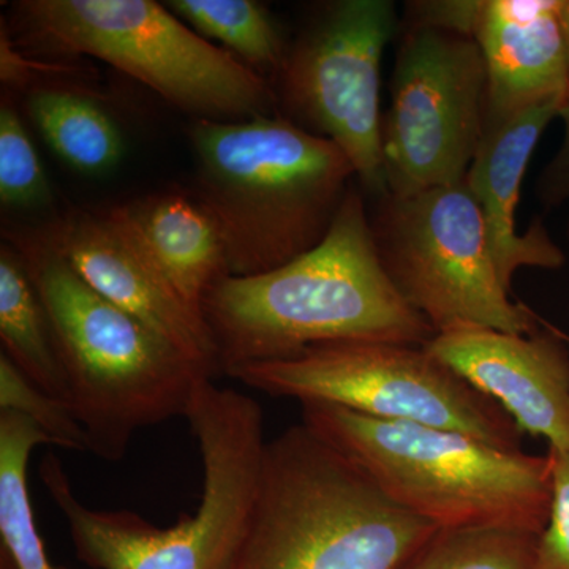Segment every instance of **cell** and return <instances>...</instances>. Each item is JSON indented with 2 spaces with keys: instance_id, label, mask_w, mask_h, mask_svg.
<instances>
[{
  "instance_id": "19",
  "label": "cell",
  "mask_w": 569,
  "mask_h": 569,
  "mask_svg": "<svg viewBox=\"0 0 569 569\" xmlns=\"http://www.w3.org/2000/svg\"><path fill=\"white\" fill-rule=\"evenodd\" d=\"M40 445L50 440L39 427L22 415L0 411V548L17 569H66L50 560L29 497V459Z\"/></svg>"
},
{
  "instance_id": "27",
  "label": "cell",
  "mask_w": 569,
  "mask_h": 569,
  "mask_svg": "<svg viewBox=\"0 0 569 569\" xmlns=\"http://www.w3.org/2000/svg\"><path fill=\"white\" fill-rule=\"evenodd\" d=\"M559 21L561 36H563L565 50H567L569 69V0H559Z\"/></svg>"
},
{
  "instance_id": "17",
  "label": "cell",
  "mask_w": 569,
  "mask_h": 569,
  "mask_svg": "<svg viewBox=\"0 0 569 569\" xmlns=\"http://www.w3.org/2000/svg\"><path fill=\"white\" fill-rule=\"evenodd\" d=\"M24 108L51 151L78 173L108 174L121 162L123 140L118 122L82 89L63 82L33 86Z\"/></svg>"
},
{
  "instance_id": "2",
  "label": "cell",
  "mask_w": 569,
  "mask_h": 569,
  "mask_svg": "<svg viewBox=\"0 0 569 569\" xmlns=\"http://www.w3.org/2000/svg\"><path fill=\"white\" fill-rule=\"evenodd\" d=\"M189 137L190 189L219 230L230 276L264 274L316 249L355 183L339 146L280 112L194 119Z\"/></svg>"
},
{
  "instance_id": "24",
  "label": "cell",
  "mask_w": 569,
  "mask_h": 569,
  "mask_svg": "<svg viewBox=\"0 0 569 569\" xmlns=\"http://www.w3.org/2000/svg\"><path fill=\"white\" fill-rule=\"evenodd\" d=\"M552 500L538 537L535 569H569V451H549Z\"/></svg>"
},
{
  "instance_id": "11",
  "label": "cell",
  "mask_w": 569,
  "mask_h": 569,
  "mask_svg": "<svg viewBox=\"0 0 569 569\" xmlns=\"http://www.w3.org/2000/svg\"><path fill=\"white\" fill-rule=\"evenodd\" d=\"M488 77L477 41L403 29L383 118L387 192L408 197L462 183L486 122Z\"/></svg>"
},
{
  "instance_id": "22",
  "label": "cell",
  "mask_w": 569,
  "mask_h": 569,
  "mask_svg": "<svg viewBox=\"0 0 569 569\" xmlns=\"http://www.w3.org/2000/svg\"><path fill=\"white\" fill-rule=\"evenodd\" d=\"M0 201L17 211L52 203L50 181L10 96H3L0 103Z\"/></svg>"
},
{
  "instance_id": "21",
  "label": "cell",
  "mask_w": 569,
  "mask_h": 569,
  "mask_svg": "<svg viewBox=\"0 0 569 569\" xmlns=\"http://www.w3.org/2000/svg\"><path fill=\"white\" fill-rule=\"evenodd\" d=\"M537 535L438 530L402 569H535Z\"/></svg>"
},
{
  "instance_id": "18",
  "label": "cell",
  "mask_w": 569,
  "mask_h": 569,
  "mask_svg": "<svg viewBox=\"0 0 569 569\" xmlns=\"http://www.w3.org/2000/svg\"><path fill=\"white\" fill-rule=\"evenodd\" d=\"M0 353L21 373L69 403V383L50 317L20 254L9 242L0 249Z\"/></svg>"
},
{
  "instance_id": "1",
  "label": "cell",
  "mask_w": 569,
  "mask_h": 569,
  "mask_svg": "<svg viewBox=\"0 0 569 569\" xmlns=\"http://www.w3.org/2000/svg\"><path fill=\"white\" fill-rule=\"evenodd\" d=\"M203 318L223 376L325 343L425 347L436 336L388 279L355 183L320 246L264 274L224 277L206 296Z\"/></svg>"
},
{
  "instance_id": "10",
  "label": "cell",
  "mask_w": 569,
  "mask_h": 569,
  "mask_svg": "<svg viewBox=\"0 0 569 569\" xmlns=\"http://www.w3.org/2000/svg\"><path fill=\"white\" fill-rule=\"evenodd\" d=\"M396 31L389 0L325 3L288 47L276 80L280 114L339 146L373 198L387 193L381 59Z\"/></svg>"
},
{
  "instance_id": "16",
  "label": "cell",
  "mask_w": 569,
  "mask_h": 569,
  "mask_svg": "<svg viewBox=\"0 0 569 569\" xmlns=\"http://www.w3.org/2000/svg\"><path fill=\"white\" fill-rule=\"evenodd\" d=\"M198 316L206 296L230 276L222 238L192 189L167 187L104 209Z\"/></svg>"
},
{
  "instance_id": "23",
  "label": "cell",
  "mask_w": 569,
  "mask_h": 569,
  "mask_svg": "<svg viewBox=\"0 0 569 569\" xmlns=\"http://www.w3.org/2000/svg\"><path fill=\"white\" fill-rule=\"evenodd\" d=\"M0 411L28 418L52 447L89 452L88 436L73 408L33 385L3 353H0Z\"/></svg>"
},
{
  "instance_id": "15",
  "label": "cell",
  "mask_w": 569,
  "mask_h": 569,
  "mask_svg": "<svg viewBox=\"0 0 569 569\" xmlns=\"http://www.w3.org/2000/svg\"><path fill=\"white\" fill-rule=\"evenodd\" d=\"M567 102L550 100L485 129L477 156L463 179L485 216L493 261L509 293L520 268L559 269L567 260L541 220L531 223L526 234L516 230L520 186L531 156Z\"/></svg>"
},
{
  "instance_id": "5",
  "label": "cell",
  "mask_w": 569,
  "mask_h": 569,
  "mask_svg": "<svg viewBox=\"0 0 569 569\" xmlns=\"http://www.w3.org/2000/svg\"><path fill=\"white\" fill-rule=\"evenodd\" d=\"M437 531L301 422L269 440L230 569H402Z\"/></svg>"
},
{
  "instance_id": "14",
  "label": "cell",
  "mask_w": 569,
  "mask_h": 569,
  "mask_svg": "<svg viewBox=\"0 0 569 569\" xmlns=\"http://www.w3.org/2000/svg\"><path fill=\"white\" fill-rule=\"evenodd\" d=\"M473 39L488 77L485 129L569 99L559 0H482Z\"/></svg>"
},
{
  "instance_id": "25",
  "label": "cell",
  "mask_w": 569,
  "mask_h": 569,
  "mask_svg": "<svg viewBox=\"0 0 569 569\" xmlns=\"http://www.w3.org/2000/svg\"><path fill=\"white\" fill-rule=\"evenodd\" d=\"M482 0H421L408 2L406 28H427L473 39Z\"/></svg>"
},
{
  "instance_id": "29",
  "label": "cell",
  "mask_w": 569,
  "mask_h": 569,
  "mask_svg": "<svg viewBox=\"0 0 569 569\" xmlns=\"http://www.w3.org/2000/svg\"><path fill=\"white\" fill-rule=\"evenodd\" d=\"M565 337H567V342L569 343V336L565 335Z\"/></svg>"
},
{
  "instance_id": "13",
  "label": "cell",
  "mask_w": 569,
  "mask_h": 569,
  "mask_svg": "<svg viewBox=\"0 0 569 569\" xmlns=\"http://www.w3.org/2000/svg\"><path fill=\"white\" fill-rule=\"evenodd\" d=\"M37 228L97 293L148 326L212 378L219 373L204 318L179 298L104 209H69Z\"/></svg>"
},
{
  "instance_id": "9",
  "label": "cell",
  "mask_w": 569,
  "mask_h": 569,
  "mask_svg": "<svg viewBox=\"0 0 569 569\" xmlns=\"http://www.w3.org/2000/svg\"><path fill=\"white\" fill-rule=\"evenodd\" d=\"M369 222L388 279L436 335L459 325L522 336L541 329L501 282L485 216L466 183L380 194Z\"/></svg>"
},
{
  "instance_id": "28",
  "label": "cell",
  "mask_w": 569,
  "mask_h": 569,
  "mask_svg": "<svg viewBox=\"0 0 569 569\" xmlns=\"http://www.w3.org/2000/svg\"><path fill=\"white\" fill-rule=\"evenodd\" d=\"M0 569H17L13 561H11L9 553L0 548Z\"/></svg>"
},
{
  "instance_id": "20",
  "label": "cell",
  "mask_w": 569,
  "mask_h": 569,
  "mask_svg": "<svg viewBox=\"0 0 569 569\" xmlns=\"http://www.w3.org/2000/svg\"><path fill=\"white\" fill-rule=\"evenodd\" d=\"M164 7L206 40L222 43L254 73L279 77L288 48L266 7L253 0H167Z\"/></svg>"
},
{
  "instance_id": "6",
  "label": "cell",
  "mask_w": 569,
  "mask_h": 569,
  "mask_svg": "<svg viewBox=\"0 0 569 569\" xmlns=\"http://www.w3.org/2000/svg\"><path fill=\"white\" fill-rule=\"evenodd\" d=\"M302 422L350 456L392 501L438 530L539 537L548 523V455L509 451L456 430L381 421L328 403H302Z\"/></svg>"
},
{
  "instance_id": "7",
  "label": "cell",
  "mask_w": 569,
  "mask_h": 569,
  "mask_svg": "<svg viewBox=\"0 0 569 569\" xmlns=\"http://www.w3.org/2000/svg\"><path fill=\"white\" fill-rule=\"evenodd\" d=\"M14 44L39 58L91 56L194 119L277 114L276 89L153 0H21Z\"/></svg>"
},
{
  "instance_id": "26",
  "label": "cell",
  "mask_w": 569,
  "mask_h": 569,
  "mask_svg": "<svg viewBox=\"0 0 569 569\" xmlns=\"http://www.w3.org/2000/svg\"><path fill=\"white\" fill-rule=\"evenodd\" d=\"M559 119L563 123V141L537 182L538 200L546 208H559L569 203V99L561 108ZM567 236L569 239V222Z\"/></svg>"
},
{
  "instance_id": "8",
  "label": "cell",
  "mask_w": 569,
  "mask_h": 569,
  "mask_svg": "<svg viewBox=\"0 0 569 569\" xmlns=\"http://www.w3.org/2000/svg\"><path fill=\"white\" fill-rule=\"evenodd\" d=\"M227 377L271 397L328 403L381 421L456 430L509 451L522 432L489 397L425 347L325 343L279 361L238 367Z\"/></svg>"
},
{
  "instance_id": "12",
  "label": "cell",
  "mask_w": 569,
  "mask_h": 569,
  "mask_svg": "<svg viewBox=\"0 0 569 569\" xmlns=\"http://www.w3.org/2000/svg\"><path fill=\"white\" fill-rule=\"evenodd\" d=\"M425 348L501 407L522 436L545 438L549 451H569V343L560 329L545 323L522 336L459 325Z\"/></svg>"
},
{
  "instance_id": "3",
  "label": "cell",
  "mask_w": 569,
  "mask_h": 569,
  "mask_svg": "<svg viewBox=\"0 0 569 569\" xmlns=\"http://www.w3.org/2000/svg\"><path fill=\"white\" fill-rule=\"evenodd\" d=\"M3 238L39 291L89 452L121 460L146 427L186 418L194 391L212 380L200 366L86 283L37 227Z\"/></svg>"
},
{
  "instance_id": "4",
  "label": "cell",
  "mask_w": 569,
  "mask_h": 569,
  "mask_svg": "<svg viewBox=\"0 0 569 569\" xmlns=\"http://www.w3.org/2000/svg\"><path fill=\"white\" fill-rule=\"evenodd\" d=\"M200 448L203 493L194 516L157 527L132 511L81 503L56 455L41 485L61 511L78 560L91 569H230L252 519L266 458L263 408L206 380L186 415Z\"/></svg>"
}]
</instances>
